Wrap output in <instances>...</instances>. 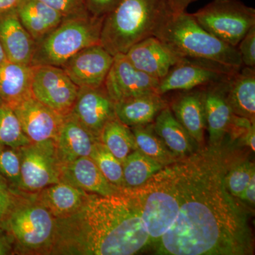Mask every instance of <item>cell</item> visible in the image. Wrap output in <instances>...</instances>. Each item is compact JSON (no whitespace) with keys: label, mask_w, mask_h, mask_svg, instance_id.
<instances>
[{"label":"cell","mask_w":255,"mask_h":255,"mask_svg":"<svg viewBox=\"0 0 255 255\" xmlns=\"http://www.w3.org/2000/svg\"><path fill=\"white\" fill-rule=\"evenodd\" d=\"M223 142L201 146L174 162L179 213L172 226L152 246L156 254H253L248 210L226 184V173L236 156Z\"/></svg>","instance_id":"cell-1"},{"label":"cell","mask_w":255,"mask_h":255,"mask_svg":"<svg viewBox=\"0 0 255 255\" xmlns=\"http://www.w3.org/2000/svg\"><path fill=\"white\" fill-rule=\"evenodd\" d=\"M151 246L140 211L127 189L89 194L77 212L56 219L50 255H132Z\"/></svg>","instance_id":"cell-2"},{"label":"cell","mask_w":255,"mask_h":255,"mask_svg":"<svg viewBox=\"0 0 255 255\" xmlns=\"http://www.w3.org/2000/svg\"><path fill=\"white\" fill-rule=\"evenodd\" d=\"M170 14L167 0H120L104 18L100 44L114 56L125 54L135 43L155 36Z\"/></svg>","instance_id":"cell-3"},{"label":"cell","mask_w":255,"mask_h":255,"mask_svg":"<svg viewBox=\"0 0 255 255\" xmlns=\"http://www.w3.org/2000/svg\"><path fill=\"white\" fill-rule=\"evenodd\" d=\"M155 36L182 58L206 60L230 68L243 67L237 47L230 46L206 31L187 11L169 15Z\"/></svg>","instance_id":"cell-4"},{"label":"cell","mask_w":255,"mask_h":255,"mask_svg":"<svg viewBox=\"0 0 255 255\" xmlns=\"http://www.w3.org/2000/svg\"><path fill=\"white\" fill-rule=\"evenodd\" d=\"M127 189L140 211L142 222L155 246L172 226L179 210L174 163L164 166L140 187Z\"/></svg>","instance_id":"cell-5"},{"label":"cell","mask_w":255,"mask_h":255,"mask_svg":"<svg viewBox=\"0 0 255 255\" xmlns=\"http://www.w3.org/2000/svg\"><path fill=\"white\" fill-rule=\"evenodd\" d=\"M56 219L33 194H18L3 225L19 255H50L54 242Z\"/></svg>","instance_id":"cell-6"},{"label":"cell","mask_w":255,"mask_h":255,"mask_svg":"<svg viewBox=\"0 0 255 255\" xmlns=\"http://www.w3.org/2000/svg\"><path fill=\"white\" fill-rule=\"evenodd\" d=\"M104 18L89 15L65 18L58 27L36 42L31 65L62 67L80 50L100 44Z\"/></svg>","instance_id":"cell-7"},{"label":"cell","mask_w":255,"mask_h":255,"mask_svg":"<svg viewBox=\"0 0 255 255\" xmlns=\"http://www.w3.org/2000/svg\"><path fill=\"white\" fill-rule=\"evenodd\" d=\"M192 15L204 29L233 47L255 26L254 8L240 0H213Z\"/></svg>","instance_id":"cell-8"},{"label":"cell","mask_w":255,"mask_h":255,"mask_svg":"<svg viewBox=\"0 0 255 255\" xmlns=\"http://www.w3.org/2000/svg\"><path fill=\"white\" fill-rule=\"evenodd\" d=\"M18 150L21 159L20 193L35 194L60 182L63 164L57 152L56 142L30 143Z\"/></svg>","instance_id":"cell-9"},{"label":"cell","mask_w":255,"mask_h":255,"mask_svg":"<svg viewBox=\"0 0 255 255\" xmlns=\"http://www.w3.org/2000/svg\"><path fill=\"white\" fill-rule=\"evenodd\" d=\"M241 69L206 60L183 58L159 80L157 92L164 95L170 92L187 91L228 81Z\"/></svg>","instance_id":"cell-10"},{"label":"cell","mask_w":255,"mask_h":255,"mask_svg":"<svg viewBox=\"0 0 255 255\" xmlns=\"http://www.w3.org/2000/svg\"><path fill=\"white\" fill-rule=\"evenodd\" d=\"M32 67V97L63 117L68 115L75 105L80 88L60 67Z\"/></svg>","instance_id":"cell-11"},{"label":"cell","mask_w":255,"mask_h":255,"mask_svg":"<svg viewBox=\"0 0 255 255\" xmlns=\"http://www.w3.org/2000/svg\"><path fill=\"white\" fill-rule=\"evenodd\" d=\"M159 81L133 66L125 54H117L114 55L104 86L112 100L117 102L157 92Z\"/></svg>","instance_id":"cell-12"},{"label":"cell","mask_w":255,"mask_h":255,"mask_svg":"<svg viewBox=\"0 0 255 255\" xmlns=\"http://www.w3.org/2000/svg\"><path fill=\"white\" fill-rule=\"evenodd\" d=\"M70 114L98 139L106 124L117 117L114 102L104 85L79 89L78 97Z\"/></svg>","instance_id":"cell-13"},{"label":"cell","mask_w":255,"mask_h":255,"mask_svg":"<svg viewBox=\"0 0 255 255\" xmlns=\"http://www.w3.org/2000/svg\"><path fill=\"white\" fill-rule=\"evenodd\" d=\"M114 58L102 45H93L80 50L60 68L79 88L99 87L105 84Z\"/></svg>","instance_id":"cell-14"},{"label":"cell","mask_w":255,"mask_h":255,"mask_svg":"<svg viewBox=\"0 0 255 255\" xmlns=\"http://www.w3.org/2000/svg\"><path fill=\"white\" fill-rule=\"evenodd\" d=\"M31 143L56 142L64 117L33 97L13 107Z\"/></svg>","instance_id":"cell-15"},{"label":"cell","mask_w":255,"mask_h":255,"mask_svg":"<svg viewBox=\"0 0 255 255\" xmlns=\"http://www.w3.org/2000/svg\"><path fill=\"white\" fill-rule=\"evenodd\" d=\"M125 55L135 68L159 80L183 58L155 36L135 43Z\"/></svg>","instance_id":"cell-16"},{"label":"cell","mask_w":255,"mask_h":255,"mask_svg":"<svg viewBox=\"0 0 255 255\" xmlns=\"http://www.w3.org/2000/svg\"><path fill=\"white\" fill-rule=\"evenodd\" d=\"M228 81L202 87L206 129L209 132L210 145L222 142L232 125L235 115L226 96Z\"/></svg>","instance_id":"cell-17"},{"label":"cell","mask_w":255,"mask_h":255,"mask_svg":"<svg viewBox=\"0 0 255 255\" xmlns=\"http://www.w3.org/2000/svg\"><path fill=\"white\" fill-rule=\"evenodd\" d=\"M0 43L8 61L31 65L36 42L23 27L16 9L0 14Z\"/></svg>","instance_id":"cell-18"},{"label":"cell","mask_w":255,"mask_h":255,"mask_svg":"<svg viewBox=\"0 0 255 255\" xmlns=\"http://www.w3.org/2000/svg\"><path fill=\"white\" fill-rule=\"evenodd\" d=\"M60 182L68 183L89 194L111 196L122 189L109 182L90 157L63 164Z\"/></svg>","instance_id":"cell-19"},{"label":"cell","mask_w":255,"mask_h":255,"mask_svg":"<svg viewBox=\"0 0 255 255\" xmlns=\"http://www.w3.org/2000/svg\"><path fill=\"white\" fill-rule=\"evenodd\" d=\"M179 92L181 93L168 103L169 109L189 135L203 146L206 120L202 87Z\"/></svg>","instance_id":"cell-20"},{"label":"cell","mask_w":255,"mask_h":255,"mask_svg":"<svg viewBox=\"0 0 255 255\" xmlns=\"http://www.w3.org/2000/svg\"><path fill=\"white\" fill-rule=\"evenodd\" d=\"M167 107L168 102L157 92L114 102L116 117L130 128L153 123L161 111Z\"/></svg>","instance_id":"cell-21"},{"label":"cell","mask_w":255,"mask_h":255,"mask_svg":"<svg viewBox=\"0 0 255 255\" xmlns=\"http://www.w3.org/2000/svg\"><path fill=\"white\" fill-rule=\"evenodd\" d=\"M97 140L100 139L92 135L70 114L65 116L56 141L57 152L62 163L90 157Z\"/></svg>","instance_id":"cell-22"},{"label":"cell","mask_w":255,"mask_h":255,"mask_svg":"<svg viewBox=\"0 0 255 255\" xmlns=\"http://www.w3.org/2000/svg\"><path fill=\"white\" fill-rule=\"evenodd\" d=\"M88 194L80 188L60 182L48 186L33 196L55 219H61L77 212L85 204Z\"/></svg>","instance_id":"cell-23"},{"label":"cell","mask_w":255,"mask_h":255,"mask_svg":"<svg viewBox=\"0 0 255 255\" xmlns=\"http://www.w3.org/2000/svg\"><path fill=\"white\" fill-rule=\"evenodd\" d=\"M16 11L23 27L36 43L65 19L63 15L38 0H21Z\"/></svg>","instance_id":"cell-24"},{"label":"cell","mask_w":255,"mask_h":255,"mask_svg":"<svg viewBox=\"0 0 255 255\" xmlns=\"http://www.w3.org/2000/svg\"><path fill=\"white\" fill-rule=\"evenodd\" d=\"M226 96L234 115L255 122V70L243 67L230 79Z\"/></svg>","instance_id":"cell-25"},{"label":"cell","mask_w":255,"mask_h":255,"mask_svg":"<svg viewBox=\"0 0 255 255\" xmlns=\"http://www.w3.org/2000/svg\"><path fill=\"white\" fill-rule=\"evenodd\" d=\"M153 128L169 150L179 159L194 153L201 147L176 119L169 105L157 116Z\"/></svg>","instance_id":"cell-26"},{"label":"cell","mask_w":255,"mask_h":255,"mask_svg":"<svg viewBox=\"0 0 255 255\" xmlns=\"http://www.w3.org/2000/svg\"><path fill=\"white\" fill-rule=\"evenodd\" d=\"M31 65L7 61L0 66V98L14 107L32 97Z\"/></svg>","instance_id":"cell-27"},{"label":"cell","mask_w":255,"mask_h":255,"mask_svg":"<svg viewBox=\"0 0 255 255\" xmlns=\"http://www.w3.org/2000/svg\"><path fill=\"white\" fill-rule=\"evenodd\" d=\"M100 140L122 163L129 154L137 150L131 129L117 117L106 124Z\"/></svg>","instance_id":"cell-28"},{"label":"cell","mask_w":255,"mask_h":255,"mask_svg":"<svg viewBox=\"0 0 255 255\" xmlns=\"http://www.w3.org/2000/svg\"><path fill=\"white\" fill-rule=\"evenodd\" d=\"M137 150L164 166L177 162L179 157L169 150L154 130L153 123L130 128Z\"/></svg>","instance_id":"cell-29"},{"label":"cell","mask_w":255,"mask_h":255,"mask_svg":"<svg viewBox=\"0 0 255 255\" xmlns=\"http://www.w3.org/2000/svg\"><path fill=\"white\" fill-rule=\"evenodd\" d=\"M123 174L125 188L132 189L142 186L164 166L140 150L132 151L124 161Z\"/></svg>","instance_id":"cell-30"},{"label":"cell","mask_w":255,"mask_h":255,"mask_svg":"<svg viewBox=\"0 0 255 255\" xmlns=\"http://www.w3.org/2000/svg\"><path fill=\"white\" fill-rule=\"evenodd\" d=\"M30 143L14 109L0 98V145L19 148Z\"/></svg>","instance_id":"cell-31"},{"label":"cell","mask_w":255,"mask_h":255,"mask_svg":"<svg viewBox=\"0 0 255 255\" xmlns=\"http://www.w3.org/2000/svg\"><path fill=\"white\" fill-rule=\"evenodd\" d=\"M90 157L109 182L122 189L124 184L123 165L100 140L95 142Z\"/></svg>","instance_id":"cell-32"},{"label":"cell","mask_w":255,"mask_h":255,"mask_svg":"<svg viewBox=\"0 0 255 255\" xmlns=\"http://www.w3.org/2000/svg\"><path fill=\"white\" fill-rule=\"evenodd\" d=\"M254 174V162L247 159H235L226 175V184L228 191L233 196L239 199Z\"/></svg>","instance_id":"cell-33"},{"label":"cell","mask_w":255,"mask_h":255,"mask_svg":"<svg viewBox=\"0 0 255 255\" xmlns=\"http://www.w3.org/2000/svg\"><path fill=\"white\" fill-rule=\"evenodd\" d=\"M0 176L13 190L20 193L21 159L18 148L0 145Z\"/></svg>","instance_id":"cell-34"},{"label":"cell","mask_w":255,"mask_h":255,"mask_svg":"<svg viewBox=\"0 0 255 255\" xmlns=\"http://www.w3.org/2000/svg\"><path fill=\"white\" fill-rule=\"evenodd\" d=\"M59 12L65 18L84 17L89 15L85 0H38Z\"/></svg>","instance_id":"cell-35"},{"label":"cell","mask_w":255,"mask_h":255,"mask_svg":"<svg viewBox=\"0 0 255 255\" xmlns=\"http://www.w3.org/2000/svg\"><path fill=\"white\" fill-rule=\"evenodd\" d=\"M19 194L13 190L6 180L0 176V228H3V225L14 207Z\"/></svg>","instance_id":"cell-36"},{"label":"cell","mask_w":255,"mask_h":255,"mask_svg":"<svg viewBox=\"0 0 255 255\" xmlns=\"http://www.w3.org/2000/svg\"><path fill=\"white\" fill-rule=\"evenodd\" d=\"M243 66L255 68V26H253L242 38L237 46Z\"/></svg>","instance_id":"cell-37"},{"label":"cell","mask_w":255,"mask_h":255,"mask_svg":"<svg viewBox=\"0 0 255 255\" xmlns=\"http://www.w3.org/2000/svg\"><path fill=\"white\" fill-rule=\"evenodd\" d=\"M120 0H85L89 14L96 18L107 16L118 4Z\"/></svg>","instance_id":"cell-38"},{"label":"cell","mask_w":255,"mask_h":255,"mask_svg":"<svg viewBox=\"0 0 255 255\" xmlns=\"http://www.w3.org/2000/svg\"><path fill=\"white\" fill-rule=\"evenodd\" d=\"M245 204L255 207V174H253L248 185L239 198Z\"/></svg>","instance_id":"cell-39"},{"label":"cell","mask_w":255,"mask_h":255,"mask_svg":"<svg viewBox=\"0 0 255 255\" xmlns=\"http://www.w3.org/2000/svg\"><path fill=\"white\" fill-rule=\"evenodd\" d=\"M14 254L12 242L4 229L0 228V255Z\"/></svg>","instance_id":"cell-40"},{"label":"cell","mask_w":255,"mask_h":255,"mask_svg":"<svg viewBox=\"0 0 255 255\" xmlns=\"http://www.w3.org/2000/svg\"><path fill=\"white\" fill-rule=\"evenodd\" d=\"M197 0H167L169 8L172 14H179L187 10L188 6Z\"/></svg>","instance_id":"cell-41"},{"label":"cell","mask_w":255,"mask_h":255,"mask_svg":"<svg viewBox=\"0 0 255 255\" xmlns=\"http://www.w3.org/2000/svg\"><path fill=\"white\" fill-rule=\"evenodd\" d=\"M21 0H0V14L16 9Z\"/></svg>","instance_id":"cell-42"},{"label":"cell","mask_w":255,"mask_h":255,"mask_svg":"<svg viewBox=\"0 0 255 255\" xmlns=\"http://www.w3.org/2000/svg\"><path fill=\"white\" fill-rule=\"evenodd\" d=\"M7 61V58H6V54H5L4 50L3 49L1 43H0V66L4 65Z\"/></svg>","instance_id":"cell-43"}]
</instances>
